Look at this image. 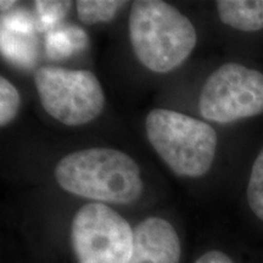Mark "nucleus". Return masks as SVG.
Wrapping results in <instances>:
<instances>
[{"mask_svg":"<svg viewBox=\"0 0 263 263\" xmlns=\"http://www.w3.org/2000/svg\"><path fill=\"white\" fill-rule=\"evenodd\" d=\"M14 5H16L15 0H10V2H8V0H2V2H0V8H2V11H5V10L11 9Z\"/></svg>","mask_w":263,"mask_h":263,"instance_id":"14","label":"nucleus"},{"mask_svg":"<svg viewBox=\"0 0 263 263\" xmlns=\"http://www.w3.org/2000/svg\"><path fill=\"white\" fill-rule=\"evenodd\" d=\"M182 257L180 234L168 219L150 216L134 227L129 263H182Z\"/></svg>","mask_w":263,"mask_h":263,"instance_id":"7","label":"nucleus"},{"mask_svg":"<svg viewBox=\"0 0 263 263\" xmlns=\"http://www.w3.org/2000/svg\"><path fill=\"white\" fill-rule=\"evenodd\" d=\"M128 27L138 60L156 73H167L178 67L192 54L197 42L190 20L161 0L134 2Z\"/></svg>","mask_w":263,"mask_h":263,"instance_id":"2","label":"nucleus"},{"mask_svg":"<svg viewBox=\"0 0 263 263\" xmlns=\"http://www.w3.org/2000/svg\"><path fill=\"white\" fill-rule=\"evenodd\" d=\"M21 99L16 88L5 77H0V126L5 127L17 115Z\"/></svg>","mask_w":263,"mask_h":263,"instance_id":"11","label":"nucleus"},{"mask_svg":"<svg viewBox=\"0 0 263 263\" xmlns=\"http://www.w3.org/2000/svg\"><path fill=\"white\" fill-rule=\"evenodd\" d=\"M71 2H34V8L38 15L39 31H47L54 26L59 20L65 17L70 11Z\"/></svg>","mask_w":263,"mask_h":263,"instance_id":"12","label":"nucleus"},{"mask_svg":"<svg viewBox=\"0 0 263 263\" xmlns=\"http://www.w3.org/2000/svg\"><path fill=\"white\" fill-rule=\"evenodd\" d=\"M199 110L222 124L263 114V73L236 62L222 65L203 84Z\"/></svg>","mask_w":263,"mask_h":263,"instance_id":"6","label":"nucleus"},{"mask_svg":"<svg viewBox=\"0 0 263 263\" xmlns=\"http://www.w3.org/2000/svg\"><path fill=\"white\" fill-rule=\"evenodd\" d=\"M128 2L122 0H80L76 3L78 17L85 25L110 21Z\"/></svg>","mask_w":263,"mask_h":263,"instance_id":"9","label":"nucleus"},{"mask_svg":"<svg viewBox=\"0 0 263 263\" xmlns=\"http://www.w3.org/2000/svg\"><path fill=\"white\" fill-rule=\"evenodd\" d=\"M193 263H238L228 252L221 249H209L203 251Z\"/></svg>","mask_w":263,"mask_h":263,"instance_id":"13","label":"nucleus"},{"mask_svg":"<svg viewBox=\"0 0 263 263\" xmlns=\"http://www.w3.org/2000/svg\"><path fill=\"white\" fill-rule=\"evenodd\" d=\"M217 11L223 24L242 32L263 29V0H219Z\"/></svg>","mask_w":263,"mask_h":263,"instance_id":"8","label":"nucleus"},{"mask_svg":"<svg viewBox=\"0 0 263 263\" xmlns=\"http://www.w3.org/2000/svg\"><path fill=\"white\" fill-rule=\"evenodd\" d=\"M248 203L255 217L263 222V149L256 157L248 184Z\"/></svg>","mask_w":263,"mask_h":263,"instance_id":"10","label":"nucleus"},{"mask_svg":"<svg viewBox=\"0 0 263 263\" xmlns=\"http://www.w3.org/2000/svg\"><path fill=\"white\" fill-rule=\"evenodd\" d=\"M145 128L150 144L176 174L196 178L211 170L217 133L209 123L177 111L155 108L147 115Z\"/></svg>","mask_w":263,"mask_h":263,"instance_id":"3","label":"nucleus"},{"mask_svg":"<svg viewBox=\"0 0 263 263\" xmlns=\"http://www.w3.org/2000/svg\"><path fill=\"white\" fill-rule=\"evenodd\" d=\"M133 239L134 227L106 203H85L68 226L74 263H129Z\"/></svg>","mask_w":263,"mask_h":263,"instance_id":"4","label":"nucleus"},{"mask_svg":"<svg viewBox=\"0 0 263 263\" xmlns=\"http://www.w3.org/2000/svg\"><path fill=\"white\" fill-rule=\"evenodd\" d=\"M55 178L67 193L100 203L130 205L144 188L136 161L106 147L68 154L55 167Z\"/></svg>","mask_w":263,"mask_h":263,"instance_id":"1","label":"nucleus"},{"mask_svg":"<svg viewBox=\"0 0 263 263\" xmlns=\"http://www.w3.org/2000/svg\"><path fill=\"white\" fill-rule=\"evenodd\" d=\"M34 83L43 108L66 126L91 122L104 108L103 88L90 71L43 66Z\"/></svg>","mask_w":263,"mask_h":263,"instance_id":"5","label":"nucleus"}]
</instances>
